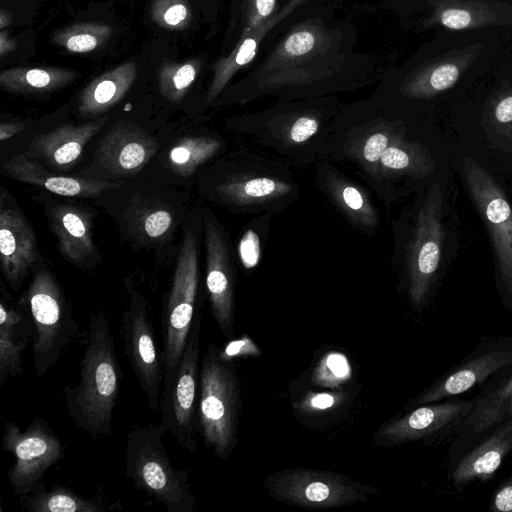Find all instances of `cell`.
<instances>
[{
  "mask_svg": "<svg viewBox=\"0 0 512 512\" xmlns=\"http://www.w3.org/2000/svg\"><path fill=\"white\" fill-rule=\"evenodd\" d=\"M121 381L114 337L106 313L100 311L89 322L79 383L63 388L70 418L94 440L113 434V411Z\"/></svg>",
  "mask_w": 512,
  "mask_h": 512,
  "instance_id": "cell-3",
  "label": "cell"
},
{
  "mask_svg": "<svg viewBox=\"0 0 512 512\" xmlns=\"http://www.w3.org/2000/svg\"><path fill=\"white\" fill-rule=\"evenodd\" d=\"M107 120L108 116H104L78 125L64 123L49 132L38 134L29 144L27 155L53 168H69L77 162L85 145Z\"/></svg>",
  "mask_w": 512,
  "mask_h": 512,
  "instance_id": "cell-24",
  "label": "cell"
},
{
  "mask_svg": "<svg viewBox=\"0 0 512 512\" xmlns=\"http://www.w3.org/2000/svg\"><path fill=\"white\" fill-rule=\"evenodd\" d=\"M511 363V349H501L479 355L440 378L411 400L408 406L429 404L466 392Z\"/></svg>",
  "mask_w": 512,
  "mask_h": 512,
  "instance_id": "cell-25",
  "label": "cell"
},
{
  "mask_svg": "<svg viewBox=\"0 0 512 512\" xmlns=\"http://www.w3.org/2000/svg\"><path fill=\"white\" fill-rule=\"evenodd\" d=\"M222 149L223 142L217 137H184L171 147L168 154L169 167L180 176H190Z\"/></svg>",
  "mask_w": 512,
  "mask_h": 512,
  "instance_id": "cell-33",
  "label": "cell"
},
{
  "mask_svg": "<svg viewBox=\"0 0 512 512\" xmlns=\"http://www.w3.org/2000/svg\"><path fill=\"white\" fill-rule=\"evenodd\" d=\"M351 365L347 356L337 351L325 354L312 374V381L322 387L338 388L351 378Z\"/></svg>",
  "mask_w": 512,
  "mask_h": 512,
  "instance_id": "cell-40",
  "label": "cell"
},
{
  "mask_svg": "<svg viewBox=\"0 0 512 512\" xmlns=\"http://www.w3.org/2000/svg\"><path fill=\"white\" fill-rule=\"evenodd\" d=\"M264 486L269 496L306 509L341 508L377 492L344 474L305 468L279 470L264 480Z\"/></svg>",
  "mask_w": 512,
  "mask_h": 512,
  "instance_id": "cell-11",
  "label": "cell"
},
{
  "mask_svg": "<svg viewBox=\"0 0 512 512\" xmlns=\"http://www.w3.org/2000/svg\"><path fill=\"white\" fill-rule=\"evenodd\" d=\"M211 192L231 212L277 215L299 198L301 186L289 166L245 146L224 163Z\"/></svg>",
  "mask_w": 512,
  "mask_h": 512,
  "instance_id": "cell-5",
  "label": "cell"
},
{
  "mask_svg": "<svg viewBox=\"0 0 512 512\" xmlns=\"http://www.w3.org/2000/svg\"><path fill=\"white\" fill-rule=\"evenodd\" d=\"M129 294L130 304L122 318L124 350L148 407L156 410L164 380L162 355L146 299L135 289H129Z\"/></svg>",
  "mask_w": 512,
  "mask_h": 512,
  "instance_id": "cell-15",
  "label": "cell"
},
{
  "mask_svg": "<svg viewBox=\"0 0 512 512\" xmlns=\"http://www.w3.org/2000/svg\"><path fill=\"white\" fill-rule=\"evenodd\" d=\"M33 326L26 306H16L1 297L0 301V386L10 377L23 372V353L32 341Z\"/></svg>",
  "mask_w": 512,
  "mask_h": 512,
  "instance_id": "cell-26",
  "label": "cell"
},
{
  "mask_svg": "<svg viewBox=\"0 0 512 512\" xmlns=\"http://www.w3.org/2000/svg\"><path fill=\"white\" fill-rule=\"evenodd\" d=\"M112 33L106 23L82 22L55 31L52 43L70 53H88L103 46Z\"/></svg>",
  "mask_w": 512,
  "mask_h": 512,
  "instance_id": "cell-35",
  "label": "cell"
},
{
  "mask_svg": "<svg viewBox=\"0 0 512 512\" xmlns=\"http://www.w3.org/2000/svg\"><path fill=\"white\" fill-rule=\"evenodd\" d=\"M337 6L338 1L326 0L290 23L227 89L223 102L336 96L379 82L384 65L360 50L356 24L337 14Z\"/></svg>",
  "mask_w": 512,
  "mask_h": 512,
  "instance_id": "cell-1",
  "label": "cell"
},
{
  "mask_svg": "<svg viewBox=\"0 0 512 512\" xmlns=\"http://www.w3.org/2000/svg\"><path fill=\"white\" fill-rule=\"evenodd\" d=\"M474 403L475 401H462L424 404L402 417L383 424L374 435V443L382 447H392L428 437L467 416Z\"/></svg>",
  "mask_w": 512,
  "mask_h": 512,
  "instance_id": "cell-20",
  "label": "cell"
},
{
  "mask_svg": "<svg viewBox=\"0 0 512 512\" xmlns=\"http://www.w3.org/2000/svg\"><path fill=\"white\" fill-rule=\"evenodd\" d=\"M137 77V66L129 61L94 78L81 92L78 112L84 117L103 114L130 90Z\"/></svg>",
  "mask_w": 512,
  "mask_h": 512,
  "instance_id": "cell-29",
  "label": "cell"
},
{
  "mask_svg": "<svg viewBox=\"0 0 512 512\" xmlns=\"http://www.w3.org/2000/svg\"><path fill=\"white\" fill-rule=\"evenodd\" d=\"M340 400L342 397L338 393H313L303 399L301 408L308 411H325L335 407Z\"/></svg>",
  "mask_w": 512,
  "mask_h": 512,
  "instance_id": "cell-43",
  "label": "cell"
},
{
  "mask_svg": "<svg viewBox=\"0 0 512 512\" xmlns=\"http://www.w3.org/2000/svg\"><path fill=\"white\" fill-rule=\"evenodd\" d=\"M2 450L14 458L7 480L13 494L19 498L34 490L48 469L65 456V447L59 437L40 417L33 418L23 431L17 423L6 421Z\"/></svg>",
  "mask_w": 512,
  "mask_h": 512,
  "instance_id": "cell-13",
  "label": "cell"
},
{
  "mask_svg": "<svg viewBox=\"0 0 512 512\" xmlns=\"http://www.w3.org/2000/svg\"><path fill=\"white\" fill-rule=\"evenodd\" d=\"M48 215L63 257L77 266L83 265L95 252L88 212L77 206L58 204Z\"/></svg>",
  "mask_w": 512,
  "mask_h": 512,
  "instance_id": "cell-27",
  "label": "cell"
},
{
  "mask_svg": "<svg viewBox=\"0 0 512 512\" xmlns=\"http://www.w3.org/2000/svg\"><path fill=\"white\" fill-rule=\"evenodd\" d=\"M219 354L222 359L232 361L245 356H259L261 350L249 336L242 335L239 339L227 343L222 350L219 349Z\"/></svg>",
  "mask_w": 512,
  "mask_h": 512,
  "instance_id": "cell-42",
  "label": "cell"
},
{
  "mask_svg": "<svg viewBox=\"0 0 512 512\" xmlns=\"http://www.w3.org/2000/svg\"><path fill=\"white\" fill-rule=\"evenodd\" d=\"M326 0H290L263 26L251 31L229 52L212 64V79L207 91L208 103L216 100L241 70L247 69L264 46L290 23L300 18L314 5Z\"/></svg>",
  "mask_w": 512,
  "mask_h": 512,
  "instance_id": "cell-18",
  "label": "cell"
},
{
  "mask_svg": "<svg viewBox=\"0 0 512 512\" xmlns=\"http://www.w3.org/2000/svg\"><path fill=\"white\" fill-rule=\"evenodd\" d=\"M25 128V124L18 122H2L0 124V140L5 141L14 135L20 133Z\"/></svg>",
  "mask_w": 512,
  "mask_h": 512,
  "instance_id": "cell-46",
  "label": "cell"
},
{
  "mask_svg": "<svg viewBox=\"0 0 512 512\" xmlns=\"http://www.w3.org/2000/svg\"><path fill=\"white\" fill-rule=\"evenodd\" d=\"M512 450V420L507 421L482 444L468 453L453 472L455 486H463L474 480H487Z\"/></svg>",
  "mask_w": 512,
  "mask_h": 512,
  "instance_id": "cell-28",
  "label": "cell"
},
{
  "mask_svg": "<svg viewBox=\"0 0 512 512\" xmlns=\"http://www.w3.org/2000/svg\"><path fill=\"white\" fill-rule=\"evenodd\" d=\"M199 285L197 241L189 231L182 243L162 317L163 387H166L183 353L196 312ZM162 387V388H163Z\"/></svg>",
  "mask_w": 512,
  "mask_h": 512,
  "instance_id": "cell-10",
  "label": "cell"
},
{
  "mask_svg": "<svg viewBox=\"0 0 512 512\" xmlns=\"http://www.w3.org/2000/svg\"><path fill=\"white\" fill-rule=\"evenodd\" d=\"M342 105L337 96L276 98L264 109L229 118L227 126L246 146L307 168L320 159Z\"/></svg>",
  "mask_w": 512,
  "mask_h": 512,
  "instance_id": "cell-2",
  "label": "cell"
},
{
  "mask_svg": "<svg viewBox=\"0 0 512 512\" xmlns=\"http://www.w3.org/2000/svg\"><path fill=\"white\" fill-rule=\"evenodd\" d=\"M150 17L159 27L178 31L190 26L193 11L188 0H153Z\"/></svg>",
  "mask_w": 512,
  "mask_h": 512,
  "instance_id": "cell-39",
  "label": "cell"
},
{
  "mask_svg": "<svg viewBox=\"0 0 512 512\" xmlns=\"http://www.w3.org/2000/svg\"><path fill=\"white\" fill-rule=\"evenodd\" d=\"M203 67L200 58L185 62H165L158 73L160 94L171 102L180 101L189 91Z\"/></svg>",
  "mask_w": 512,
  "mask_h": 512,
  "instance_id": "cell-36",
  "label": "cell"
},
{
  "mask_svg": "<svg viewBox=\"0 0 512 512\" xmlns=\"http://www.w3.org/2000/svg\"><path fill=\"white\" fill-rule=\"evenodd\" d=\"M133 223L141 236L156 240L165 236L173 228L174 218L167 208L153 206L142 209Z\"/></svg>",
  "mask_w": 512,
  "mask_h": 512,
  "instance_id": "cell-41",
  "label": "cell"
},
{
  "mask_svg": "<svg viewBox=\"0 0 512 512\" xmlns=\"http://www.w3.org/2000/svg\"><path fill=\"white\" fill-rule=\"evenodd\" d=\"M153 137L131 123H117L100 140L96 159L106 171L116 175L139 172L154 156Z\"/></svg>",
  "mask_w": 512,
  "mask_h": 512,
  "instance_id": "cell-21",
  "label": "cell"
},
{
  "mask_svg": "<svg viewBox=\"0 0 512 512\" xmlns=\"http://www.w3.org/2000/svg\"><path fill=\"white\" fill-rule=\"evenodd\" d=\"M401 1L402 0H383L381 5L383 8H387L396 12Z\"/></svg>",
  "mask_w": 512,
  "mask_h": 512,
  "instance_id": "cell-49",
  "label": "cell"
},
{
  "mask_svg": "<svg viewBox=\"0 0 512 512\" xmlns=\"http://www.w3.org/2000/svg\"><path fill=\"white\" fill-rule=\"evenodd\" d=\"M512 417V377L503 385L475 401L465 424L473 432H482Z\"/></svg>",
  "mask_w": 512,
  "mask_h": 512,
  "instance_id": "cell-34",
  "label": "cell"
},
{
  "mask_svg": "<svg viewBox=\"0 0 512 512\" xmlns=\"http://www.w3.org/2000/svg\"><path fill=\"white\" fill-rule=\"evenodd\" d=\"M287 1H290V0H287Z\"/></svg>",
  "mask_w": 512,
  "mask_h": 512,
  "instance_id": "cell-50",
  "label": "cell"
},
{
  "mask_svg": "<svg viewBox=\"0 0 512 512\" xmlns=\"http://www.w3.org/2000/svg\"><path fill=\"white\" fill-rule=\"evenodd\" d=\"M166 432L163 421L130 430L125 448L126 475L136 489L168 512H192L196 498L190 489L189 471L173 467L163 444Z\"/></svg>",
  "mask_w": 512,
  "mask_h": 512,
  "instance_id": "cell-7",
  "label": "cell"
},
{
  "mask_svg": "<svg viewBox=\"0 0 512 512\" xmlns=\"http://www.w3.org/2000/svg\"><path fill=\"white\" fill-rule=\"evenodd\" d=\"M314 166L315 184L326 201L353 230L374 236L380 214L367 189L331 161L319 159Z\"/></svg>",
  "mask_w": 512,
  "mask_h": 512,
  "instance_id": "cell-19",
  "label": "cell"
},
{
  "mask_svg": "<svg viewBox=\"0 0 512 512\" xmlns=\"http://www.w3.org/2000/svg\"><path fill=\"white\" fill-rule=\"evenodd\" d=\"M201 313L197 308L186 345L170 383L162 388V421L179 446L189 453L197 448V394L200 377Z\"/></svg>",
  "mask_w": 512,
  "mask_h": 512,
  "instance_id": "cell-12",
  "label": "cell"
},
{
  "mask_svg": "<svg viewBox=\"0 0 512 512\" xmlns=\"http://www.w3.org/2000/svg\"><path fill=\"white\" fill-rule=\"evenodd\" d=\"M440 21L443 26L460 30L468 27L472 21L471 15L463 9H447L440 15Z\"/></svg>",
  "mask_w": 512,
  "mask_h": 512,
  "instance_id": "cell-44",
  "label": "cell"
},
{
  "mask_svg": "<svg viewBox=\"0 0 512 512\" xmlns=\"http://www.w3.org/2000/svg\"><path fill=\"white\" fill-rule=\"evenodd\" d=\"M13 20L12 14L6 10L4 7L0 8V30H4V28L11 25Z\"/></svg>",
  "mask_w": 512,
  "mask_h": 512,
  "instance_id": "cell-48",
  "label": "cell"
},
{
  "mask_svg": "<svg viewBox=\"0 0 512 512\" xmlns=\"http://www.w3.org/2000/svg\"><path fill=\"white\" fill-rule=\"evenodd\" d=\"M20 301L30 315L35 373L42 378L58 362L62 352L83 332L74 320L58 282L46 269L38 271Z\"/></svg>",
  "mask_w": 512,
  "mask_h": 512,
  "instance_id": "cell-9",
  "label": "cell"
},
{
  "mask_svg": "<svg viewBox=\"0 0 512 512\" xmlns=\"http://www.w3.org/2000/svg\"><path fill=\"white\" fill-rule=\"evenodd\" d=\"M79 74L59 67H15L0 74V87L10 93L33 94L59 90Z\"/></svg>",
  "mask_w": 512,
  "mask_h": 512,
  "instance_id": "cell-31",
  "label": "cell"
},
{
  "mask_svg": "<svg viewBox=\"0 0 512 512\" xmlns=\"http://www.w3.org/2000/svg\"><path fill=\"white\" fill-rule=\"evenodd\" d=\"M483 130L490 144L503 151H512V94L505 95L493 106L483 122Z\"/></svg>",
  "mask_w": 512,
  "mask_h": 512,
  "instance_id": "cell-38",
  "label": "cell"
},
{
  "mask_svg": "<svg viewBox=\"0 0 512 512\" xmlns=\"http://www.w3.org/2000/svg\"><path fill=\"white\" fill-rule=\"evenodd\" d=\"M462 171L492 242L502 281L512 293V207L496 180L472 157L463 159Z\"/></svg>",
  "mask_w": 512,
  "mask_h": 512,
  "instance_id": "cell-14",
  "label": "cell"
},
{
  "mask_svg": "<svg viewBox=\"0 0 512 512\" xmlns=\"http://www.w3.org/2000/svg\"><path fill=\"white\" fill-rule=\"evenodd\" d=\"M443 190L435 181L415 208L392 222V264L398 267L414 307L427 300L437 277L444 244Z\"/></svg>",
  "mask_w": 512,
  "mask_h": 512,
  "instance_id": "cell-6",
  "label": "cell"
},
{
  "mask_svg": "<svg viewBox=\"0 0 512 512\" xmlns=\"http://www.w3.org/2000/svg\"><path fill=\"white\" fill-rule=\"evenodd\" d=\"M240 407L235 366L210 343L200 365L196 419L204 444L219 459L229 457L237 445Z\"/></svg>",
  "mask_w": 512,
  "mask_h": 512,
  "instance_id": "cell-8",
  "label": "cell"
},
{
  "mask_svg": "<svg viewBox=\"0 0 512 512\" xmlns=\"http://www.w3.org/2000/svg\"><path fill=\"white\" fill-rule=\"evenodd\" d=\"M274 216L270 213L260 214L243 227L236 246V254L244 269H254L260 263L270 222Z\"/></svg>",
  "mask_w": 512,
  "mask_h": 512,
  "instance_id": "cell-37",
  "label": "cell"
},
{
  "mask_svg": "<svg viewBox=\"0 0 512 512\" xmlns=\"http://www.w3.org/2000/svg\"><path fill=\"white\" fill-rule=\"evenodd\" d=\"M279 9V0H233L224 55L248 33L269 22Z\"/></svg>",
  "mask_w": 512,
  "mask_h": 512,
  "instance_id": "cell-32",
  "label": "cell"
},
{
  "mask_svg": "<svg viewBox=\"0 0 512 512\" xmlns=\"http://www.w3.org/2000/svg\"><path fill=\"white\" fill-rule=\"evenodd\" d=\"M410 122L374 95L343 103L320 159L349 166L374 190L379 161Z\"/></svg>",
  "mask_w": 512,
  "mask_h": 512,
  "instance_id": "cell-4",
  "label": "cell"
},
{
  "mask_svg": "<svg viewBox=\"0 0 512 512\" xmlns=\"http://www.w3.org/2000/svg\"><path fill=\"white\" fill-rule=\"evenodd\" d=\"M37 259L34 231L24 215L17 209L0 211V261L2 272L17 290Z\"/></svg>",
  "mask_w": 512,
  "mask_h": 512,
  "instance_id": "cell-22",
  "label": "cell"
},
{
  "mask_svg": "<svg viewBox=\"0 0 512 512\" xmlns=\"http://www.w3.org/2000/svg\"><path fill=\"white\" fill-rule=\"evenodd\" d=\"M437 162L430 147L408 129L385 150L378 166L374 192L389 209L414 184L429 178Z\"/></svg>",
  "mask_w": 512,
  "mask_h": 512,
  "instance_id": "cell-17",
  "label": "cell"
},
{
  "mask_svg": "<svg viewBox=\"0 0 512 512\" xmlns=\"http://www.w3.org/2000/svg\"><path fill=\"white\" fill-rule=\"evenodd\" d=\"M492 509L502 512H512V479L506 481L495 493Z\"/></svg>",
  "mask_w": 512,
  "mask_h": 512,
  "instance_id": "cell-45",
  "label": "cell"
},
{
  "mask_svg": "<svg viewBox=\"0 0 512 512\" xmlns=\"http://www.w3.org/2000/svg\"><path fill=\"white\" fill-rule=\"evenodd\" d=\"M20 505L22 511L28 512H104L119 509L108 504L101 489L94 497H84L56 483L46 489L43 481L20 497Z\"/></svg>",
  "mask_w": 512,
  "mask_h": 512,
  "instance_id": "cell-30",
  "label": "cell"
},
{
  "mask_svg": "<svg viewBox=\"0 0 512 512\" xmlns=\"http://www.w3.org/2000/svg\"><path fill=\"white\" fill-rule=\"evenodd\" d=\"M17 47V43L15 40L9 37L7 31H0V56L4 58L6 54L15 50Z\"/></svg>",
  "mask_w": 512,
  "mask_h": 512,
  "instance_id": "cell-47",
  "label": "cell"
},
{
  "mask_svg": "<svg viewBox=\"0 0 512 512\" xmlns=\"http://www.w3.org/2000/svg\"><path fill=\"white\" fill-rule=\"evenodd\" d=\"M206 251V290L212 316L225 336H232L235 324L236 251L213 213L202 214Z\"/></svg>",
  "mask_w": 512,
  "mask_h": 512,
  "instance_id": "cell-16",
  "label": "cell"
},
{
  "mask_svg": "<svg viewBox=\"0 0 512 512\" xmlns=\"http://www.w3.org/2000/svg\"><path fill=\"white\" fill-rule=\"evenodd\" d=\"M2 173L16 181L33 184L65 197L92 198L121 185L100 179L57 175L24 154H15L4 161Z\"/></svg>",
  "mask_w": 512,
  "mask_h": 512,
  "instance_id": "cell-23",
  "label": "cell"
}]
</instances>
